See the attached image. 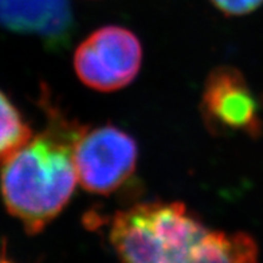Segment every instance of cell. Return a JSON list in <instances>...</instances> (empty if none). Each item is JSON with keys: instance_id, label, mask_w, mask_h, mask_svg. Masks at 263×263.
<instances>
[{"instance_id": "obj_1", "label": "cell", "mask_w": 263, "mask_h": 263, "mask_svg": "<svg viewBox=\"0 0 263 263\" xmlns=\"http://www.w3.org/2000/svg\"><path fill=\"white\" fill-rule=\"evenodd\" d=\"M47 126L0 168L3 203L28 235H38L65 210L77 184L74 148L85 125L45 101Z\"/></svg>"}, {"instance_id": "obj_2", "label": "cell", "mask_w": 263, "mask_h": 263, "mask_svg": "<svg viewBox=\"0 0 263 263\" xmlns=\"http://www.w3.org/2000/svg\"><path fill=\"white\" fill-rule=\"evenodd\" d=\"M183 203H139L113 216L109 238L120 263H185L207 230Z\"/></svg>"}, {"instance_id": "obj_3", "label": "cell", "mask_w": 263, "mask_h": 263, "mask_svg": "<svg viewBox=\"0 0 263 263\" xmlns=\"http://www.w3.org/2000/svg\"><path fill=\"white\" fill-rule=\"evenodd\" d=\"M137 164V144L115 125L85 126L76 142L74 165L83 190L109 195L132 177Z\"/></svg>"}, {"instance_id": "obj_4", "label": "cell", "mask_w": 263, "mask_h": 263, "mask_svg": "<svg viewBox=\"0 0 263 263\" xmlns=\"http://www.w3.org/2000/svg\"><path fill=\"white\" fill-rule=\"evenodd\" d=\"M141 63L139 38L120 26L98 28L74 54V69L81 82L104 93L128 86L139 74Z\"/></svg>"}, {"instance_id": "obj_5", "label": "cell", "mask_w": 263, "mask_h": 263, "mask_svg": "<svg viewBox=\"0 0 263 263\" xmlns=\"http://www.w3.org/2000/svg\"><path fill=\"white\" fill-rule=\"evenodd\" d=\"M201 117L214 135H262L260 104L238 69L219 66L205 81L200 101Z\"/></svg>"}, {"instance_id": "obj_6", "label": "cell", "mask_w": 263, "mask_h": 263, "mask_svg": "<svg viewBox=\"0 0 263 263\" xmlns=\"http://www.w3.org/2000/svg\"><path fill=\"white\" fill-rule=\"evenodd\" d=\"M0 26L59 45L69 38L73 15L69 0H0Z\"/></svg>"}, {"instance_id": "obj_7", "label": "cell", "mask_w": 263, "mask_h": 263, "mask_svg": "<svg viewBox=\"0 0 263 263\" xmlns=\"http://www.w3.org/2000/svg\"><path fill=\"white\" fill-rule=\"evenodd\" d=\"M185 263H259V249L247 232L207 229L191 247Z\"/></svg>"}, {"instance_id": "obj_8", "label": "cell", "mask_w": 263, "mask_h": 263, "mask_svg": "<svg viewBox=\"0 0 263 263\" xmlns=\"http://www.w3.org/2000/svg\"><path fill=\"white\" fill-rule=\"evenodd\" d=\"M32 137V130L10 98L0 91V168Z\"/></svg>"}, {"instance_id": "obj_9", "label": "cell", "mask_w": 263, "mask_h": 263, "mask_svg": "<svg viewBox=\"0 0 263 263\" xmlns=\"http://www.w3.org/2000/svg\"><path fill=\"white\" fill-rule=\"evenodd\" d=\"M211 3L227 16H243L258 10L263 0H211Z\"/></svg>"}, {"instance_id": "obj_10", "label": "cell", "mask_w": 263, "mask_h": 263, "mask_svg": "<svg viewBox=\"0 0 263 263\" xmlns=\"http://www.w3.org/2000/svg\"><path fill=\"white\" fill-rule=\"evenodd\" d=\"M0 263H12L7 259L6 251H4V245H0Z\"/></svg>"}]
</instances>
